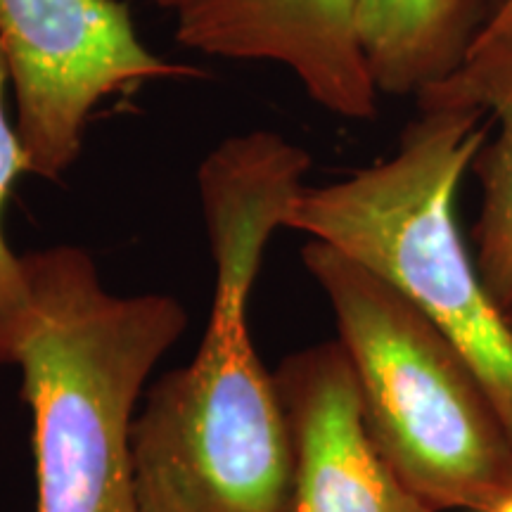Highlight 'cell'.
<instances>
[{
	"instance_id": "cell-10",
	"label": "cell",
	"mask_w": 512,
	"mask_h": 512,
	"mask_svg": "<svg viewBox=\"0 0 512 512\" xmlns=\"http://www.w3.org/2000/svg\"><path fill=\"white\" fill-rule=\"evenodd\" d=\"M8 86V64H5L3 50H0V344L10 337V332L15 330L29 304V287L27 278H24L22 256L12 252L3 235L5 202H8L17 178L29 174L27 152H24L17 124L10 119L8 102H5Z\"/></svg>"
},
{
	"instance_id": "cell-12",
	"label": "cell",
	"mask_w": 512,
	"mask_h": 512,
	"mask_svg": "<svg viewBox=\"0 0 512 512\" xmlns=\"http://www.w3.org/2000/svg\"><path fill=\"white\" fill-rule=\"evenodd\" d=\"M477 512H512V496L503 498V501H498L496 505H491V508L477 510Z\"/></svg>"
},
{
	"instance_id": "cell-6",
	"label": "cell",
	"mask_w": 512,
	"mask_h": 512,
	"mask_svg": "<svg viewBox=\"0 0 512 512\" xmlns=\"http://www.w3.org/2000/svg\"><path fill=\"white\" fill-rule=\"evenodd\" d=\"M273 380L290 430L294 512H434L377 448L339 339L285 356Z\"/></svg>"
},
{
	"instance_id": "cell-11",
	"label": "cell",
	"mask_w": 512,
	"mask_h": 512,
	"mask_svg": "<svg viewBox=\"0 0 512 512\" xmlns=\"http://www.w3.org/2000/svg\"><path fill=\"white\" fill-rule=\"evenodd\" d=\"M512 29V0H491V12L477 41H486ZM475 41V43H477Z\"/></svg>"
},
{
	"instance_id": "cell-2",
	"label": "cell",
	"mask_w": 512,
	"mask_h": 512,
	"mask_svg": "<svg viewBox=\"0 0 512 512\" xmlns=\"http://www.w3.org/2000/svg\"><path fill=\"white\" fill-rule=\"evenodd\" d=\"M29 304L0 344L34 420V512H143L131 425L157 363L188 330L171 294H114L86 249L22 256Z\"/></svg>"
},
{
	"instance_id": "cell-13",
	"label": "cell",
	"mask_w": 512,
	"mask_h": 512,
	"mask_svg": "<svg viewBox=\"0 0 512 512\" xmlns=\"http://www.w3.org/2000/svg\"><path fill=\"white\" fill-rule=\"evenodd\" d=\"M152 5H157V8H164V10H178L183 5V0H150Z\"/></svg>"
},
{
	"instance_id": "cell-7",
	"label": "cell",
	"mask_w": 512,
	"mask_h": 512,
	"mask_svg": "<svg viewBox=\"0 0 512 512\" xmlns=\"http://www.w3.org/2000/svg\"><path fill=\"white\" fill-rule=\"evenodd\" d=\"M358 0H183L176 41L202 55L275 62L330 114L377 117V93L356 31Z\"/></svg>"
},
{
	"instance_id": "cell-9",
	"label": "cell",
	"mask_w": 512,
	"mask_h": 512,
	"mask_svg": "<svg viewBox=\"0 0 512 512\" xmlns=\"http://www.w3.org/2000/svg\"><path fill=\"white\" fill-rule=\"evenodd\" d=\"M491 0H358L356 31L377 93L418 98L465 62Z\"/></svg>"
},
{
	"instance_id": "cell-4",
	"label": "cell",
	"mask_w": 512,
	"mask_h": 512,
	"mask_svg": "<svg viewBox=\"0 0 512 512\" xmlns=\"http://www.w3.org/2000/svg\"><path fill=\"white\" fill-rule=\"evenodd\" d=\"M335 313L377 448L434 512L512 496V437L482 377L418 306L325 242L302 249Z\"/></svg>"
},
{
	"instance_id": "cell-14",
	"label": "cell",
	"mask_w": 512,
	"mask_h": 512,
	"mask_svg": "<svg viewBox=\"0 0 512 512\" xmlns=\"http://www.w3.org/2000/svg\"><path fill=\"white\" fill-rule=\"evenodd\" d=\"M503 313H505V318H508V323H510V328H512V306H508V309H505Z\"/></svg>"
},
{
	"instance_id": "cell-1",
	"label": "cell",
	"mask_w": 512,
	"mask_h": 512,
	"mask_svg": "<svg viewBox=\"0 0 512 512\" xmlns=\"http://www.w3.org/2000/svg\"><path fill=\"white\" fill-rule=\"evenodd\" d=\"M309 169L304 147L252 131L223 140L197 171L214 302L195 356L150 384L133 418L143 512H294L290 430L247 309L268 240L285 228Z\"/></svg>"
},
{
	"instance_id": "cell-5",
	"label": "cell",
	"mask_w": 512,
	"mask_h": 512,
	"mask_svg": "<svg viewBox=\"0 0 512 512\" xmlns=\"http://www.w3.org/2000/svg\"><path fill=\"white\" fill-rule=\"evenodd\" d=\"M0 50L29 174L48 181L76 164L102 102L152 81L200 76L152 53L124 0H0Z\"/></svg>"
},
{
	"instance_id": "cell-8",
	"label": "cell",
	"mask_w": 512,
	"mask_h": 512,
	"mask_svg": "<svg viewBox=\"0 0 512 512\" xmlns=\"http://www.w3.org/2000/svg\"><path fill=\"white\" fill-rule=\"evenodd\" d=\"M418 110L470 107L498 126L470 169L482 185V211L475 226L477 268L486 290L505 311L512 306V29L477 41L448 79L422 91Z\"/></svg>"
},
{
	"instance_id": "cell-3",
	"label": "cell",
	"mask_w": 512,
	"mask_h": 512,
	"mask_svg": "<svg viewBox=\"0 0 512 512\" xmlns=\"http://www.w3.org/2000/svg\"><path fill=\"white\" fill-rule=\"evenodd\" d=\"M470 107L420 110L399 150L323 188H304L287 226L339 249L418 306L451 337L512 437V328L465 245L456 197L489 140Z\"/></svg>"
}]
</instances>
